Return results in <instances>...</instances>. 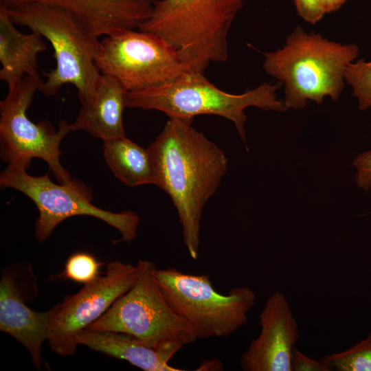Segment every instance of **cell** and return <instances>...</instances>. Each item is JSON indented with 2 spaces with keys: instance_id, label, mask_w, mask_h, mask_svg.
I'll use <instances>...</instances> for the list:
<instances>
[{
  "instance_id": "52a82bcc",
  "label": "cell",
  "mask_w": 371,
  "mask_h": 371,
  "mask_svg": "<svg viewBox=\"0 0 371 371\" xmlns=\"http://www.w3.org/2000/svg\"><path fill=\"white\" fill-rule=\"evenodd\" d=\"M155 277L172 309L192 328L198 339L228 337L248 322L256 304L247 286L218 293L207 275L188 274L175 267L156 269Z\"/></svg>"
},
{
  "instance_id": "9c48e42d",
  "label": "cell",
  "mask_w": 371,
  "mask_h": 371,
  "mask_svg": "<svg viewBox=\"0 0 371 371\" xmlns=\"http://www.w3.org/2000/svg\"><path fill=\"white\" fill-rule=\"evenodd\" d=\"M1 188L15 189L36 205L39 214L35 221V236L43 243L62 221L74 216H90L99 218L117 229L121 238L117 242L130 243L135 239L139 216L132 211L112 212L99 208L91 202L88 187L76 188L52 181L48 173L34 177L23 167L7 166L1 172Z\"/></svg>"
},
{
  "instance_id": "ffe728a7",
  "label": "cell",
  "mask_w": 371,
  "mask_h": 371,
  "mask_svg": "<svg viewBox=\"0 0 371 371\" xmlns=\"http://www.w3.org/2000/svg\"><path fill=\"white\" fill-rule=\"evenodd\" d=\"M345 81L352 89L359 109L363 111L370 108L371 59H356L350 63L346 69Z\"/></svg>"
},
{
  "instance_id": "2e32d148",
  "label": "cell",
  "mask_w": 371,
  "mask_h": 371,
  "mask_svg": "<svg viewBox=\"0 0 371 371\" xmlns=\"http://www.w3.org/2000/svg\"><path fill=\"white\" fill-rule=\"evenodd\" d=\"M78 345L122 359L145 371H181L169 361L173 351L150 347L137 338L124 333L106 330L81 331L76 339Z\"/></svg>"
},
{
  "instance_id": "8992f818",
  "label": "cell",
  "mask_w": 371,
  "mask_h": 371,
  "mask_svg": "<svg viewBox=\"0 0 371 371\" xmlns=\"http://www.w3.org/2000/svg\"><path fill=\"white\" fill-rule=\"evenodd\" d=\"M138 276L131 289L86 329L131 335L146 345L177 353L195 342L191 326L170 306L155 277L154 262L140 259Z\"/></svg>"
},
{
  "instance_id": "7a4b0ae2",
  "label": "cell",
  "mask_w": 371,
  "mask_h": 371,
  "mask_svg": "<svg viewBox=\"0 0 371 371\" xmlns=\"http://www.w3.org/2000/svg\"><path fill=\"white\" fill-rule=\"evenodd\" d=\"M359 54L356 44L330 41L297 27L280 48L265 53L263 68L283 85L286 110L300 109L308 101L337 100L346 85V69Z\"/></svg>"
},
{
  "instance_id": "ac0fdd59",
  "label": "cell",
  "mask_w": 371,
  "mask_h": 371,
  "mask_svg": "<svg viewBox=\"0 0 371 371\" xmlns=\"http://www.w3.org/2000/svg\"><path fill=\"white\" fill-rule=\"evenodd\" d=\"M106 163L114 176L128 186L157 183L154 160L150 149L124 136L103 141Z\"/></svg>"
},
{
  "instance_id": "603a6c76",
  "label": "cell",
  "mask_w": 371,
  "mask_h": 371,
  "mask_svg": "<svg viewBox=\"0 0 371 371\" xmlns=\"http://www.w3.org/2000/svg\"><path fill=\"white\" fill-rule=\"evenodd\" d=\"M297 14L306 22L315 24L326 14L320 0H293Z\"/></svg>"
},
{
  "instance_id": "44dd1931",
  "label": "cell",
  "mask_w": 371,
  "mask_h": 371,
  "mask_svg": "<svg viewBox=\"0 0 371 371\" xmlns=\"http://www.w3.org/2000/svg\"><path fill=\"white\" fill-rule=\"evenodd\" d=\"M102 263L87 252H76L67 259L64 270L52 280H68L78 283L87 284L100 275Z\"/></svg>"
},
{
  "instance_id": "d6986e66",
  "label": "cell",
  "mask_w": 371,
  "mask_h": 371,
  "mask_svg": "<svg viewBox=\"0 0 371 371\" xmlns=\"http://www.w3.org/2000/svg\"><path fill=\"white\" fill-rule=\"evenodd\" d=\"M320 360L330 371H371V333L348 349Z\"/></svg>"
},
{
  "instance_id": "cb8c5ba5",
  "label": "cell",
  "mask_w": 371,
  "mask_h": 371,
  "mask_svg": "<svg viewBox=\"0 0 371 371\" xmlns=\"http://www.w3.org/2000/svg\"><path fill=\"white\" fill-rule=\"evenodd\" d=\"M291 368V371H330L321 360L305 355L297 347L293 350Z\"/></svg>"
},
{
  "instance_id": "4fadbf2b",
  "label": "cell",
  "mask_w": 371,
  "mask_h": 371,
  "mask_svg": "<svg viewBox=\"0 0 371 371\" xmlns=\"http://www.w3.org/2000/svg\"><path fill=\"white\" fill-rule=\"evenodd\" d=\"M259 335L240 357L244 371H291L299 328L292 308L281 291L273 293L259 314Z\"/></svg>"
},
{
  "instance_id": "484cf974",
  "label": "cell",
  "mask_w": 371,
  "mask_h": 371,
  "mask_svg": "<svg viewBox=\"0 0 371 371\" xmlns=\"http://www.w3.org/2000/svg\"><path fill=\"white\" fill-rule=\"evenodd\" d=\"M199 368L197 370H220L218 368L223 369V367L218 359H212L207 363H201Z\"/></svg>"
},
{
  "instance_id": "7c38bea8",
  "label": "cell",
  "mask_w": 371,
  "mask_h": 371,
  "mask_svg": "<svg viewBox=\"0 0 371 371\" xmlns=\"http://www.w3.org/2000/svg\"><path fill=\"white\" fill-rule=\"evenodd\" d=\"M38 293L37 280L28 262L7 266L0 280V330L21 344L30 353L33 365L41 369L42 345L47 338L51 310H32L26 302Z\"/></svg>"
},
{
  "instance_id": "30bf717a",
  "label": "cell",
  "mask_w": 371,
  "mask_h": 371,
  "mask_svg": "<svg viewBox=\"0 0 371 371\" xmlns=\"http://www.w3.org/2000/svg\"><path fill=\"white\" fill-rule=\"evenodd\" d=\"M95 63L102 74L115 78L128 92L164 85L191 71L168 42L139 30L104 36Z\"/></svg>"
},
{
  "instance_id": "5bb4252c",
  "label": "cell",
  "mask_w": 371,
  "mask_h": 371,
  "mask_svg": "<svg viewBox=\"0 0 371 371\" xmlns=\"http://www.w3.org/2000/svg\"><path fill=\"white\" fill-rule=\"evenodd\" d=\"M159 0H0V6L10 9L38 3L64 9L92 36L99 38L138 29Z\"/></svg>"
},
{
  "instance_id": "9a60e30c",
  "label": "cell",
  "mask_w": 371,
  "mask_h": 371,
  "mask_svg": "<svg viewBox=\"0 0 371 371\" xmlns=\"http://www.w3.org/2000/svg\"><path fill=\"white\" fill-rule=\"evenodd\" d=\"M127 92L115 78L101 74L91 97L71 124V131H84L102 141L124 136L122 114Z\"/></svg>"
},
{
  "instance_id": "d4e9b609",
  "label": "cell",
  "mask_w": 371,
  "mask_h": 371,
  "mask_svg": "<svg viewBox=\"0 0 371 371\" xmlns=\"http://www.w3.org/2000/svg\"><path fill=\"white\" fill-rule=\"evenodd\" d=\"M347 0H320L324 12L330 13L339 10Z\"/></svg>"
},
{
  "instance_id": "3957f363",
  "label": "cell",
  "mask_w": 371,
  "mask_h": 371,
  "mask_svg": "<svg viewBox=\"0 0 371 371\" xmlns=\"http://www.w3.org/2000/svg\"><path fill=\"white\" fill-rule=\"evenodd\" d=\"M243 0H159L138 30L164 39L190 70L228 58L227 36Z\"/></svg>"
},
{
  "instance_id": "ba28073f",
  "label": "cell",
  "mask_w": 371,
  "mask_h": 371,
  "mask_svg": "<svg viewBox=\"0 0 371 371\" xmlns=\"http://www.w3.org/2000/svg\"><path fill=\"white\" fill-rule=\"evenodd\" d=\"M43 82L41 77H23L8 86L5 98L0 102V157L8 166L28 168L32 160H44L58 182L76 188L86 187L71 179L61 165L60 145L71 131L66 120L56 129L47 120L32 122L27 115L34 93Z\"/></svg>"
},
{
  "instance_id": "6da1fadb",
  "label": "cell",
  "mask_w": 371,
  "mask_h": 371,
  "mask_svg": "<svg viewBox=\"0 0 371 371\" xmlns=\"http://www.w3.org/2000/svg\"><path fill=\"white\" fill-rule=\"evenodd\" d=\"M192 118L172 117L149 146L157 187L175 205L190 257L198 258L202 212L227 170L224 151L193 127Z\"/></svg>"
},
{
  "instance_id": "277c9868",
  "label": "cell",
  "mask_w": 371,
  "mask_h": 371,
  "mask_svg": "<svg viewBox=\"0 0 371 371\" xmlns=\"http://www.w3.org/2000/svg\"><path fill=\"white\" fill-rule=\"evenodd\" d=\"M6 10L15 25L38 33L53 47L56 67L44 74L46 80L38 91L49 97L71 84L81 104L87 102L101 74L95 63L98 38L91 35L73 14L58 7L30 3Z\"/></svg>"
},
{
  "instance_id": "8fae6325",
  "label": "cell",
  "mask_w": 371,
  "mask_h": 371,
  "mask_svg": "<svg viewBox=\"0 0 371 371\" xmlns=\"http://www.w3.org/2000/svg\"><path fill=\"white\" fill-rule=\"evenodd\" d=\"M137 276V265L110 262L102 275L51 308L47 338L51 350L62 357L74 355L77 335L128 291Z\"/></svg>"
},
{
  "instance_id": "5b68a950",
  "label": "cell",
  "mask_w": 371,
  "mask_h": 371,
  "mask_svg": "<svg viewBox=\"0 0 371 371\" xmlns=\"http://www.w3.org/2000/svg\"><path fill=\"white\" fill-rule=\"evenodd\" d=\"M279 88V84L265 82L241 94L229 93L212 84L203 73L191 70L164 85L127 92L126 106L159 111L169 118L218 115L234 124L246 144L245 110L254 106L265 111H286L277 95Z\"/></svg>"
},
{
  "instance_id": "7402d4cb",
  "label": "cell",
  "mask_w": 371,
  "mask_h": 371,
  "mask_svg": "<svg viewBox=\"0 0 371 371\" xmlns=\"http://www.w3.org/2000/svg\"><path fill=\"white\" fill-rule=\"evenodd\" d=\"M355 181L364 191L371 190V149L358 155L353 160Z\"/></svg>"
},
{
  "instance_id": "e0dca14e",
  "label": "cell",
  "mask_w": 371,
  "mask_h": 371,
  "mask_svg": "<svg viewBox=\"0 0 371 371\" xmlns=\"http://www.w3.org/2000/svg\"><path fill=\"white\" fill-rule=\"evenodd\" d=\"M5 8L0 6V80L8 86L23 77H40L38 56L47 47L37 32L18 30Z\"/></svg>"
}]
</instances>
